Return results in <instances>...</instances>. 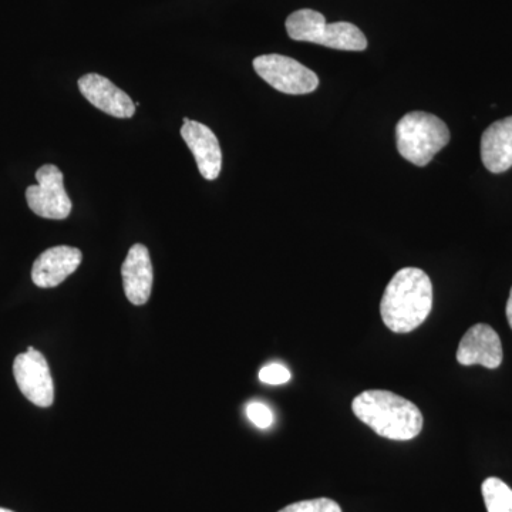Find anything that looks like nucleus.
Instances as JSON below:
<instances>
[{
  "label": "nucleus",
  "mask_w": 512,
  "mask_h": 512,
  "mask_svg": "<svg viewBox=\"0 0 512 512\" xmlns=\"http://www.w3.org/2000/svg\"><path fill=\"white\" fill-rule=\"evenodd\" d=\"M488 512H512V490L497 477H490L481 485Z\"/></svg>",
  "instance_id": "4468645a"
},
{
  "label": "nucleus",
  "mask_w": 512,
  "mask_h": 512,
  "mask_svg": "<svg viewBox=\"0 0 512 512\" xmlns=\"http://www.w3.org/2000/svg\"><path fill=\"white\" fill-rule=\"evenodd\" d=\"M82 259V251L77 248L60 245L47 249L33 264V284L39 288H56L77 271Z\"/></svg>",
  "instance_id": "9d476101"
},
{
  "label": "nucleus",
  "mask_w": 512,
  "mask_h": 512,
  "mask_svg": "<svg viewBox=\"0 0 512 512\" xmlns=\"http://www.w3.org/2000/svg\"><path fill=\"white\" fill-rule=\"evenodd\" d=\"M279 512H342V508L330 498H316L293 503Z\"/></svg>",
  "instance_id": "2eb2a0df"
},
{
  "label": "nucleus",
  "mask_w": 512,
  "mask_h": 512,
  "mask_svg": "<svg viewBox=\"0 0 512 512\" xmlns=\"http://www.w3.org/2000/svg\"><path fill=\"white\" fill-rule=\"evenodd\" d=\"M77 84H79L84 99L109 116L117 117V119H130L136 113V104L133 103L130 96L100 74H84Z\"/></svg>",
  "instance_id": "1a4fd4ad"
},
{
  "label": "nucleus",
  "mask_w": 512,
  "mask_h": 512,
  "mask_svg": "<svg viewBox=\"0 0 512 512\" xmlns=\"http://www.w3.org/2000/svg\"><path fill=\"white\" fill-rule=\"evenodd\" d=\"M352 410L357 419L384 439L409 441L423 430L424 419L419 407L387 390L360 393L353 399Z\"/></svg>",
  "instance_id": "f03ea898"
},
{
  "label": "nucleus",
  "mask_w": 512,
  "mask_h": 512,
  "mask_svg": "<svg viewBox=\"0 0 512 512\" xmlns=\"http://www.w3.org/2000/svg\"><path fill=\"white\" fill-rule=\"evenodd\" d=\"M183 121H184V124H188V123H190V121H191V120H190V119H187V117H184V120H183Z\"/></svg>",
  "instance_id": "6ab92c4d"
},
{
  "label": "nucleus",
  "mask_w": 512,
  "mask_h": 512,
  "mask_svg": "<svg viewBox=\"0 0 512 512\" xmlns=\"http://www.w3.org/2000/svg\"><path fill=\"white\" fill-rule=\"evenodd\" d=\"M181 137L194 154L202 177L208 181L217 180L222 168V151L214 131L198 121H190L181 127Z\"/></svg>",
  "instance_id": "9b49d317"
},
{
  "label": "nucleus",
  "mask_w": 512,
  "mask_h": 512,
  "mask_svg": "<svg viewBox=\"0 0 512 512\" xmlns=\"http://www.w3.org/2000/svg\"><path fill=\"white\" fill-rule=\"evenodd\" d=\"M247 414L249 420L259 429H269L274 423V413L264 403L254 402L248 404Z\"/></svg>",
  "instance_id": "dca6fc26"
},
{
  "label": "nucleus",
  "mask_w": 512,
  "mask_h": 512,
  "mask_svg": "<svg viewBox=\"0 0 512 512\" xmlns=\"http://www.w3.org/2000/svg\"><path fill=\"white\" fill-rule=\"evenodd\" d=\"M397 150L410 163L426 167L450 141L443 120L426 111L407 113L396 126Z\"/></svg>",
  "instance_id": "7ed1b4c3"
},
{
  "label": "nucleus",
  "mask_w": 512,
  "mask_h": 512,
  "mask_svg": "<svg viewBox=\"0 0 512 512\" xmlns=\"http://www.w3.org/2000/svg\"><path fill=\"white\" fill-rule=\"evenodd\" d=\"M0 512H13V511L6 510V508H0Z\"/></svg>",
  "instance_id": "aec40b11"
},
{
  "label": "nucleus",
  "mask_w": 512,
  "mask_h": 512,
  "mask_svg": "<svg viewBox=\"0 0 512 512\" xmlns=\"http://www.w3.org/2000/svg\"><path fill=\"white\" fill-rule=\"evenodd\" d=\"M254 69L261 79L281 93L308 94L319 86L318 74L288 56H258L254 60Z\"/></svg>",
  "instance_id": "39448f33"
},
{
  "label": "nucleus",
  "mask_w": 512,
  "mask_h": 512,
  "mask_svg": "<svg viewBox=\"0 0 512 512\" xmlns=\"http://www.w3.org/2000/svg\"><path fill=\"white\" fill-rule=\"evenodd\" d=\"M286 32L296 42L315 43L346 52H363L367 39L362 30L349 22L326 25L325 16L312 9L296 10L286 19Z\"/></svg>",
  "instance_id": "20e7f679"
},
{
  "label": "nucleus",
  "mask_w": 512,
  "mask_h": 512,
  "mask_svg": "<svg viewBox=\"0 0 512 512\" xmlns=\"http://www.w3.org/2000/svg\"><path fill=\"white\" fill-rule=\"evenodd\" d=\"M433 309V284L419 268H403L386 286L380 302V315L387 329L410 333L429 318Z\"/></svg>",
  "instance_id": "f257e3e1"
},
{
  "label": "nucleus",
  "mask_w": 512,
  "mask_h": 512,
  "mask_svg": "<svg viewBox=\"0 0 512 512\" xmlns=\"http://www.w3.org/2000/svg\"><path fill=\"white\" fill-rule=\"evenodd\" d=\"M259 380L262 383L271 384V386H279V384H285L291 380V372L279 363H272V365L261 369Z\"/></svg>",
  "instance_id": "f3484780"
},
{
  "label": "nucleus",
  "mask_w": 512,
  "mask_h": 512,
  "mask_svg": "<svg viewBox=\"0 0 512 512\" xmlns=\"http://www.w3.org/2000/svg\"><path fill=\"white\" fill-rule=\"evenodd\" d=\"M507 319L508 323H510L511 329H512V288L510 292V298H508L507 302Z\"/></svg>",
  "instance_id": "a211bd4d"
},
{
  "label": "nucleus",
  "mask_w": 512,
  "mask_h": 512,
  "mask_svg": "<svg viewBox=\"0 0 512 512\" xmlns=\"http://www.w3.org/2000/svg\"><path fill=\"white\" fill-rule=\"evenodd\" d=\"M121 276L128 301L136 306L146 305L154 282L153 264L147 247L136 244L130 248L121 266Z\"/></svg>",
  "instance_id": "f8f14e48"
},
{
  "label": "nucleus",
  "mask_w": 512,
  "mask_h": 512,
  "mask_svg": "<svg viewBox=\"0 0 512 512\" xmlns=\"http://www.w3.org/2000/svg\"><path fill=\"white\" fill-rule=\"evenodd\" d=\"M37 185L26 190L30 210L47 220H66L72 212V201L64 188L62 171L53 164L40 167L36 173Z\"/></svg>",
  "instance_id": "423d86ee"
},
{
  "label": "nucleus",
  "mask_w": 512,
  "mask_h": 512,
  "mask_svg": "<svg viewBox=\"0 0 512 512\" xmlns=\"http://www.w3.org/2000/svg\"><path fill=\"white\" fill-rule=\"evenodd\" d=\"M460 365H481L497 369L503 363V345L500 336L491 326L478 323L467 330L457 350Z\"/></svg>",
  "instance_id": "6e6552de"
},
{
  "label": "nucleus",
  "mask_w": 512,
  "mask_h": 512,
  "mask_svg": "<svg viewBox=\"0 0 512 512\" xmlns=\"http://www.w3.org/2000/svg\"><path fill=\"white\" fill-rule=\"evenodd\" d=\"M481 158L491 173L501 174L512 167V116L495 121L481 137Z\"/></svg>",
  "instance_id": "ddd939ff"
},
{
  "label": "nucleus",
  "mask_w": 512,
  "mask_h": 512,
  "mask_svg": "<svg viewBox=\"0 0 512 512\" xmlns=\"http://www.w3.org/2000/svg\"><path fill=\"white\" fill-rule=\"evenodd\" d=\"M13 375L23 396L37 407H50L55 402V383L46 357L29 346L16 356Z\"/></svg>",
  "instance_id": "0eeeda50"
}]
</instances>
